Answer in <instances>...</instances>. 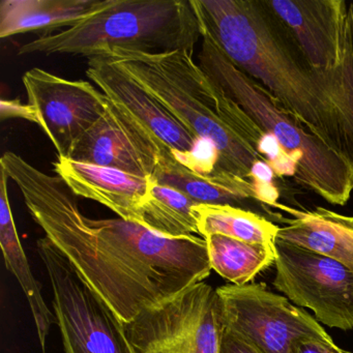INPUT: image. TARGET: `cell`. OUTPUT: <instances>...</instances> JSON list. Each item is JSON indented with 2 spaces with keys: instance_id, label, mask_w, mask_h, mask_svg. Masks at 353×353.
<instances>
[{
  "instance_id": "6da1fadb",
  "label": "cell",
  "mask_w": 353,
  "mask_h": 353,
  "mask_svg": "<svg viewBox=\"0 0 353 353\" xmlns=\"http://www.w3.org/2000/svg\"><path fill=\"white\" fill-rule=\"evenodd\" d=\"M0 168L45 236L121 323L210 276L203 237H169L121 218H88L61 177L15 152H5Z\"/></svg>"
},
{
  "instance_id": "7a4b0ae2",
  "label": "cell",
  "mask_w": 353,
  "mask_h": 353,
  "mask_svg": "<svg viewBox=\"0 0 353 353\" xmlns=\"http://www.w3.org/2000/svg\"><path fill=\"white\" fill-rule=\"evenodd\" d=\"M229 61L353 167V30L332 69L310 65L264 0H192Z\"/></svg>"
},
{
  "instance_id": "3957f363",
  "label": "cell",
  "mask_w": 353,
  "mask_h": 353,
  "mask_svg": "<svg viewBox=\"0 0 353 353\" xmlns=\"http://www.w3.org/2000/svg\"><path fill=\"white\" fill-rule=\"evenodd\" d=\"M152 94L192 135L210 144L216 171H224L263 188L260 167L266 158V136L241 107L185 50L142 53L117 50L104 55Z\"/></svg>"
},
{
  "instance_id": "277c9868",
  "label": "cell",
  "mask_w": 353,
  "mask_h": 353,
  "mask_svg": "<svg viewBox=\"0 0 353 353\" xmlns=\"http://www.w3.org/2000/svg\"><path fill=\"white\" fill-rule=\"evenodd\" d=\"M200 28V67L279 146L294 167L293 179L297 183L328 203L345 205L353 192L350 163L287 112L263 86L237 69L210 32L202 24Z\"/></svg>"
},
{
  "instance_id": "5b68a950",
  "label": "cell",
  "mask_w": 353,
  "mask_h": 353,
  "mask_svg": "<svg viewBox=\"0 0 353 353\" xmlns=\"http://www.w3.org/2000/svg\"><path fill=\"white\" fill-rule=\"evenodd\" d=\"M201 28L192 0H112L108 7L69 30L41 36L18 55L104 57L113 51L194 53Z\"/></svg>"
},
{
  "instance_id": "8992f818",
  "label": "cell",
  "mask_w": 353,
  "mask_h": 353,
  "mask_svg": "<svg viewBox=\"0 0 353 353\" xmlns=\"http://www.w3.org/2000/svg\"><path fill=\"white\" fill-rule=\"evenodd\" d=\"M224 330L216 289L203 281L121 323L132 353H220Z\"/></svg>"
},
{
  "instance_id": "52a82bcc",
  "label": "cell",
  "mask_w": 353,
  "mask_h": 353,
  "mask_svg": "<svg viewBox=\"0 0 353 353\" xmlns=\"http://www.w3.org/2000/svg\"><path fill=\"white\" fill-rule=\"evenodd\" d=\"M65 353H132L119 318L46 236L37 241Z\"/></svg>"
},
{
  "instance_id": "ba28073f",
  "label": "cell",
  "mask_w": 353,
  "mask_h": 353,
  "mask_svg": "<svg viewBox=\"0 0 353 353\" xmlns=\"http://www.w3.org/2000/svg\"><path fill=\"white\" fill-rule=\"evenodd\" d=\"M216 292L225 327L260 353H295L301 340H332L310 314L264 285H225L216 288Z\"/></svg>"
},
{
  "instance_id": "9c48e42d",
  "label": "cell",
  "mask_w": 353,
  "mask_h": 353,
  "mask_svg": "<svg viewBox=\"0 0 353 353\" xmlns=\"http://www.w3.org/2000/svg\"><path fill=\"white\" fill-rule=\"evenodd\" d=\"M274 286L330 327L353 328V270L326 256L276 237Z\"/></svg>"
},
{
  "instance_id": "30bf717a",
  "label": "cell",
  "mask_w": 353,
  "mask_h": 353,
  "mask_svg": "<svg viewBox=\"0 0 353 353\" xmlns=\"http://www.w3.org/2000/svg\"><path fill=\"white\" fill-rule=\"evenodd\" d=\"M86 76L111 103L171 150L188 168L202 174L216 171L214 148L192 135L152 94L110 59L103 57L88 59Z\"/></svg>"
},
{
  "instance_id": "8fae6325",
  "label": "cell",
  "mask_w": 353,
  "mask_h": 353,
  "mask_svg": "<svg viewBox=\"0 0 353 353\" xmlns=\"http://www.w3.org/2000/svg\"><path fill=\"white\" fill-rule=\"evenodd\" d=\"M28 104L59 158H69L76 142L105 114L109 100L90 82L68 80L40 68L22 77Z\"/></svg>"
},
{
  "instance_id": "7c38bea8",
  "label": "cell",
  "mask_w": 353,
  "mask_h": 353,
  "mask_svg": "<svg viewBox=\"0 0 353 353\" xmlns=\"http://www.w3.org/2000/svg\"><path fill=\"white\" fill-rule=\"evenodd\" d=\"M167 150V146L109 101L105 114L76 142L68 159L152 177Z\"/></svg>"
},
{
  "instance_id": "4fadbf2b",
  "label": "cell",
  "mask_w": 353,
  "mask_h": 353,
  "mask_svg": "<svg viewBox=\"0 0 353 353\" xmlns=\"http://www.w3.org/2000/svg\"><path fill=\"white\" fill-rule=\"evenodd\" d=\"M315 69L342 59L348 5L345 0H264Z\"/></svg>"
},
{
  "instance_id": "5bb4252c",
  "label": "cell",
  "mask_w": 353,
  "mask_h": 353,
  "mask_svg": "<svg viewBox=\"0 0 353 353\" xmlns=\"http://www.w3.org/2000/svg\"><path fill=\"white\" fill-rule=\"evenodd\" d=\"M150 179L159 185L173 188L198 204L231 205L255 212L270 222L287 220L270 208H281L270 201L257 185L224 171L202 174L188 168L175 158L170 150L161 156L158 166Z\"/></svg>"
},
{
  "instance_id": "9a60e30c",
  "label": "cell",
  "mask_w": 353,
  "mask_h": 353,
  "mask_svg": "<svg viewBox=\"0 0 353 353\" xmlns=\"http://www.w3.org/2000/svg\"><path fill=\"white\" fill-rule=\"evenodd\" d=\"M53 169L74 195L94 200L119 218L141 224L142 206L152 183L150 177L59 157Z\"/></svg>"
},
{
  "instance_id": "2e32d148",
  "label": "cell",
  "mask_w": 353,
  "mask_h": 353,
  "mask_svg": "<svg viewBox=\"0 0 353 353\" xmlns=\"http://www.w3.org/2000/svg\"><path fill=\"white\" fill-rule=\"evenodd\" d=\"M112 0H3L0 38L32 32L52 34L74 28L110 5Z\"/></svg>"
},
{
  "instance_id": "e0dca14e",
  "label": "cell",
  "mask_w": 353,
  "mask_h": 353,
  "mask_svg": "<svg viewBox=\"0 0 353 353\" xmlns=\"http://www.w3.org/2000/svg\"><path fill=\"white\" fill-rule=\"evenodd\" d=\"M295 219L280 227L276 237L336 260L353 270V216L317 208L310 212L288 208Z\"/></svg>"
},
{
  "instance_id": "ac0fdd59",
  "label": "cell",
  "mask_w": 353,
  "mask_h": 353,
  "mask_svg": "<svg viewBox=\"0 0 353 353\" xmlns=\"http://www.w3.org/2000/svg\"><path fill=\"white\" fill-rule=\"evenodd\" d=\"M0 245L3 259L7 270L16 276L26 294L43 353H46L47 339L53 324L57 323V318L43 297L40 283L32 274L28 256L20 241L10 204L9 176L3 169L0 168Z\"/></svg>"
},
{
  "instance_id": "d6986e66",
  "label": "cell",
  "mask_w": 353,
  "mask_h": 353,
  "mask_svg": "<svg viewBox=\"0 0 353 353\" xmlns=\"http://www.w3.org/2000/svg\"><path fill=\"white\" fill-rule=\"evenodd\" d=\"M212 270L233 285H245L276 261L272 245L252 243L222 234L206 236Z\"/></svg>"
},
{
  "instance_id": "ffe728a7",
  "label": "cell",
  "mask_w": 353,
  "mask_h": 353,
  "mask_svg": "<svg viewBox=\"0 0 353 353\" xmlns=\"http://www.w3.org/2000/svg\"><path fill=\"white\" fill-rule=\"evenodd\" d=\"M198 233L222 234L252 243L272 245L280 227L268 219L243 208L231 205L197 204L194 208Z\"/></svg>"
},
{
  "instance_id": "44dd1931",
  "label": "cell",
  "mask_w": 353,
  "mask_h": 353,
  "mask_svg": "<svg viewBox=\"0 0 353 353\" xmlns=\"http://www.w3.org/2000/svg\"><path fill=\"white\" fill-rule=\"evenodd\" d=\"M197 204L177 190L152 181L142 206L141 225L165 236L199 234L194 212Z\"/></svg>"
},
{
  "instance_id": "7402d4cb",
  "label": "cell",
  "mask_w": 353,
  "mask_h": 353,
  "mask_svg": "<svg viewBox=\"0 0 353 353\" xmlns=\"http://www.w3.org/2000/svg\"><path fill=\"white\" fill-rule=\"evenodd\" d=\"M1 121L21 119L39 125L38 113L32 105H24L19 100H1L0 102Z\"/></svg>"
},
{
  "instance_id": "603a6c76",
  "label": "cell",
  "mask_w": 353,
  "mask_h": 353,
  "mask_svg": "<svg viewBox=\"0 0 353 353\" xmlns=\"http://www.w3.org/2000/svg\"><path fill=\"white\" fill-rule=\"evenodd\" d=\"M220 353H260L236 332L225 327L220 343Z\"/></svg>"
},
{
  "instance_id": "cb8c5ba5",
  "label": "cell",
  "mask_w": 353,
  "mask_h": 353,
  "mask_svg": "<svg viewBox=\"0 0 353 353\" xmlns=\"http://www.w3.org/2000/svg\"><path fill=\"white\" fill-rule=\"evenodd\" d=\"M295 353H352L334 344L332 340L305 339L296 345Z\"/></svg>"
}]
</instances>
